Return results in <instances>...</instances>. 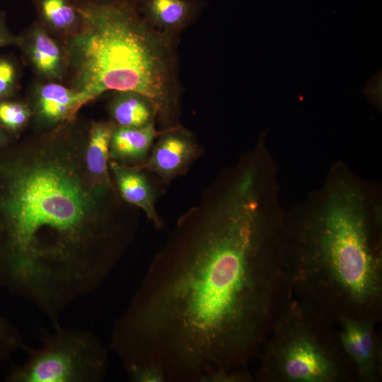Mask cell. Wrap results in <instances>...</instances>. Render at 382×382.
I'll return each instance as SVG.
<instances>
[{
    "label": "cell",
    "mask_w": 382,
    "mask_h": 382,
    "mask_svg": "<svg viewBox=\"0 0 382 382\" xmlns=\"http://www.w3.org/2000/svg\"><path fill=\"white\" fill-rule=\"evenodd\" d=\"M277 170L242 156L176 221L111 347L142 382H233L292 298Z\"/></svg>",
    "instance_id": "obj_1"
},
{
    "label": "cell",
    "mask_w": 382,
    "mask_h": 382,
    "mask_svg": "<svg viewBox=\"0 0 382 382\" xmlns=\"http://www.w3.org/2000/svg\"><path fill=\"white\" fill-rule=\"evenodd\" d=\"M137 4L152 26L175 35L191 23L199 8L197 0H139Z\"/></svg>",
    "instance_id": "obj_11"
},
{
    "label": "cell",
    "mask_w": 382,
    "mask_h": 382,
    "mask_svg": "<svg viewBox=\"0 0 382 382\" xmlns=\"http://www.w3.org/2000/svg\"><path fill=\"white\" fill-rule=\"evenodd\" d=\"M27 41L21 40L25 50L35 70L49 79H59L66 64L58 44L41 27H35Z\"/></svg>",
    "instance_id": "obj_14"
},
{
    "label": "cell",
    "mask_w": 382,
    "mask_h": 382,
    "mask_svg": "<svg viewBox=\"0 0 382 382\" xmlns=\"http://www.w3.org/2000/svg\"><path fill=\"white\" fill-rule=\"evenodd\" d=\"M22 335L13 323L0 314V362L8 359L16 351L26 350Z\"/></svg>",
    "instance_id": "obj_18"
},
{
    "label": "cell",
    "mask_w": 382,
    "mask_h": 382,
    "mask_svg": "<svg viewBox=\"0 0 382 382\" xmlns=\"http://www.w3.org/2000/svg\"><path fill=\"white\" fill-rule=\"evenodd\" d=\"M375 323L345 318L335 324L343 350L353 364L358 379L365 382H374L381 374V349Z\"/></svg>",
    "instance_id": "obj_8"
},
{
    "label": "cell",
    "mask_w": 382,
    "mask_h": 382,
    "mask_svg": "<svg viewBox=\"0 0 382 382\" xmlns=\"http://www.w3.org/2000/svg\"><path fill=\"white\" fill-rule=\"evenodd\" d=\"M44 334L36 349L28 348L27 359L12 368L8 382H100L109 370L108 352L88 330L59 323Z\"/></svg>",
    "instance_id": "obj_6"
},
{
    "label": "cell",
    "mask_w": 382,
    "mask_h": 382,
    "mask_svg": "<svg viewBox=\"0 0 382 382\" xmlns=\"http://www.w3.org/2000/svg\"><path fill=\"white\" fill-rule=\"evenodd\" d=\"M94 1H106V0H94Z\"/></svg>",
    "instance_id": "obj_23"
},
{
    "label": "cell",
    "mask_w": 382,
    "mask_h": 382,
    "mask_svg": "<svg viewBox=\"0 0 382 382\" xmlns=\"http://www.w3.org/2000/svg\"><path fill=\"white\" fill-rule=\"evenodd\" d=\"M21 37L13 34L8 28L4 18L0 14V48L10 45H19Z\"/></svg>",
    "instance_id": "obj_21"
},
{
    "label": "cell",
    "mask_w": 382,
    "mask_h": 382,
    "mask_svg": "<svg viewBox=\"0 0 382 382\" xmlns=\"http://www.w3.org/2000/svg\"><path fill=\"white\" fill-rule=\"evenodd\" d=\"M382 193L347 163L286 214V267L292 296L336 324L376 323L382 306Z\"/></svg>",
    "instance_id": "obj_3"
},
{
    "label": "cell",
    "mask_w": 382,
    "mask_h": 382,
    "mask_svg": "<svg viewBox=\"0 0 382 382\" xmlns=\"http://www.w3.org/2000/svg\"><path fill=\"white\" fill-rule=\"evenodd\" d=\"M30 116L31 110L25 103L9 98L0 100V127L7 132L19 131Z\"/></svg>",
    "instance_id": "obj_17"
},
{
    "label": "cell",
    "mask_w": 382,
    "mask_h": 382,
    "mask_svg": "<svg viewBox=\"0 0 382 382\" xmlns=\"http://www.w3.org/2000/svg\"><path fill=\"white\" fill-rule=\"evenodd\" d=\"M110 111L113 121L121 127H141L157 119V112L151 101L132 91H116Z\"/></svg>",
    "instance_id": "obj_15"
},
{
    "label": "cell",
    "mask_w": 382,
    "mask_h": 382,
    "mask_svg": "<svg viewBox=\"0 0 382 382\" xmlns=\"http://www.w3.org/2000/svg\"><path fill=\"white\" fill-rule=\"evenodd\" d=\"M114 121L94 122L89 129L85 149V164L92 182L98 186L115 188L110 176V149Z\"/></svg>",
    "instance_id": "obj_13"
},
{
    "label": "cell",
    "mask_w": 382,
    "mask_h": 382,
    "mask_svg": "<svg viewBox=\"0 0 382 382\" xmlns=\"http://www.w3.org/2000/svg\"><path fill=\"white\" fill-rule=\"evenodd\" d=\"M109 167L120 197L142 210L156 229L163 228L164 224L156 211V204L165 192L166 185L142 166L110 161Z\"/></svg>",
    "instance_id": "obj_9"
},
{
    "label": "cell",
    "mask_w": 382,
    "mask_h": 382,
    "mask_svg": "<svg viewBox=\"0 0 382 382\" xmlns=\"http://www.w3.org/2000/svg\"><path fill=\"white\" fill-rule=\"evenodd\" d=\"M159 132L155 122L141 127L117 125L110 141V161L130 166L144 165Z\"/></svg>",
    "instance_id": "obj_10"
},
{
    "label": "cell",
    "mask_w": 382,
    "mask_h": 382,
    "mask_svg": "<svg viewBox=\"0 0 382 382\" xmlns=\"http://www.w3.org/2000/svg\"><path fill=\"white\" fill-rule=\"evenodd\" d=\"M369 101L381 110V71H378L366 82L364 90Z\"/></svg>",
    "instance_id": "obj_20"
},
{
    "label": "cell",
    "mask_w": 382,
    "mask_h": 382,
    "mask_svg": "<svg viewBox=\"0 0 382 382\" xmlns=\"http://www.w3.org/2000/svg\"><path fill=\"white\" fill-rule=\"evenodd\" d=\"M35 3L42 18L51 27L68 30L78 26L77 3L72 0H35Z\"/></svg>",
    "instance_id": "obj_16"
},
{
    "label": "cell",
    "mask_w": 382,
    "mask_h": 382,
    "mask_svg": "<svg viewBox=\"0 0 382 382\" xmlns=\"http://www.w3.org/2000/svg\"><path fill=\"white\" fill-rule=\"evenodd\" d=\"M7 132L0 127V147L8 142Z\"/></svg>",
    "instance_id": "obj_22"
},
{
    "label": "cell",
    "mask_w": 382,
    "mask_h": 382,
    "mask_svg": "<svg viewBox=\"0 0 382 382\" xmlns=\"http://www.w3.org/2000/svg\"><path fill=\"white\" fill-rule=\"evenodd\" d=\"M80 21L68 39L71 88L87 103L108 91L144 95L161 129L179 124L178 35L152 26L130 0L76 4Z\"/></svg>",
    "instance_id": "obj_4"
},
{
    "label": "cell",
    "mask_w": 382,
    "mask_h": 382,
    "mask_svg": "<svg viewBox=\"0 0 382 382\" xmlns=\"http://www.w3.org/2000/svg\"><path fill=\"white\" fill-rule=\"evenodd\" d=\"M18 69L13 59L0 55V100L12 97L17 88Z\"/></svg>",
    "instance_id": "obj_19"
},
{
    "label": "cell",
    "mask_w": 382,
    "mask_h": 382,
    "mask_svg": "<svg viewBox=\"0 0 382 382\" xmlns=\"http://www.w3.org/2000/svg\"><path fill=\"white\" fill-rule=\"evenodd\" d=\"M254 378L265 382H342L358 378L336 325L294 298L267 336Z\"/></svg>",
    "instance_id": "obj_5"
},
{
    "label": "cell",
    "mask_w": 382,
    "mask_h": 382,
    "mask_svg": "<svg viewBox=\"0 0 382 382\" xmlns=\"http://www.w3.org/2000/svg\"><path fill=\"white\" fill-rule=\"evenodd\" d=\"M81 95L72 88L50 83L41 86L36 96V112L50 124L72 121L85 105Z\"/></svg>",
    "instance_id": "obj_12"
},
{
    "label": "cell",
    "mask_w": 382,
    "mask_h": 382,
    "mask_svg": "<svg viewBox=\"0 0 382 382\" xmlns=\"http://www.w3.org/2000/svg\"><path fill=\"white\" fill-rule=\"evenodd\" d=\"M203 153L194 134L179 123L160 129L142 166L168 186L176 178L186 174Z\"/></svg>",
    "instance_id": "obj_7"
},
{
    "label": "cell",
    "mask_w": 382,
    "mask_h": 382,
    "mask_svg": "<svg viewBox=\"0 0 382 382\" xmlns=\"http://www.w3.org/2000/svg\"><path fill=\"white\" fill-rule=\"evenodd\" d=\"M45 144L0 158V286L52 323L110 275L135 229L108 209L85 149Z\"/></svg>",
    "instance_id": "obj_2"
}]
</instances>
